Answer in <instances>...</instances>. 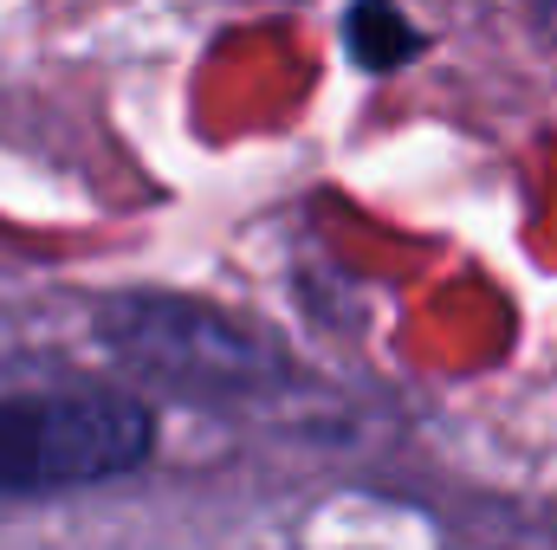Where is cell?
I'll return each instance as SVG.
<instances>
[{"label":"cell","instance_id":"obj_2","mask_svg":"<svg viewBox=\"0 0 557 550\" xmlns=\"http://www.w3.org/2000/svg\"><path fill=\"white\" fill-rule=\"evenodd\" d=\"M98 324L124 363H137L156 383L195 389L201 402L260 396L285 376V357L267 337H253L234 317L188 304V298H117V304H104Z\"/></svg>","mask_w":557,"mask_h":550},{"label":"cell","instance_id":"obj_4","mask_svg":"<svg viewBox=\"0 0 557 550\" xmlns=\"http://www.w3.org/2000/svg\"><path fill=\"white\" fill-rule=\"evenodd\" d=\"M545 7H557V0H545ZM552 39H557V20H552Z\"/></svg>","mask_w":557,"mask_h":550},{"label":"cell","instance_id":"obj_1","mask_svg":"<svg viewBox=\"0 0 557 550\" xmlns=\"http://www.w3.org/2000/svg\"><path fill=\"white\" fill-rule=\"evenodd\" d=\"M156 414L124 389L0 396V499H39L117 479L149 460Z\"/></svg>","mask_w":557,"mask_h":550},{"label":"cell","instance_id":"obj_3","mask_svg":"<svg viewBox=\"0 0 557 550\" xmlns=\"http://www.w3.org/2000/svg\"><path fill=\"white\" fill-rule=\"evenodd\" d=\"M344 46H350V59H357L363 72L389 78V72L416 65L421 52H428V33H421L396 0H350V13H344Z\"/></svg>","mask_w":557,"mask_h":550}]
</instances>
